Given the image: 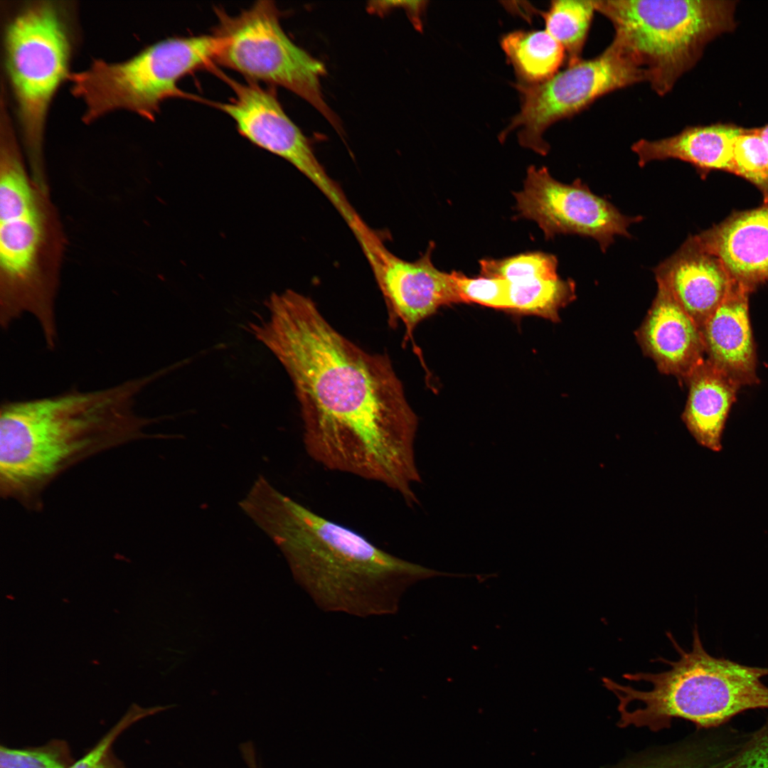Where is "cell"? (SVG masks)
Returning <instances> with one entry per match:
<instances>
[{
  "mask_svg": "<svg viewBox=\"0 0 768 768\" xmlns=\"http://www.w3.org/2000/svg\"><path fill=\"white\" fill-rule=\"evenodd\" d=\"M250 330L289 375L308 454L325 468L378 481L410 506L421 478L417 417L387 354L370 353L337 331L315 302L274 294Z\"/></svg>",
  "mask_w": 768,
  "mask_h": 768,
  "instance_id": "obj_1",
  "label": "cell"
},
{
  "mask_svg": "<svg viewBox=\"0 0 768 768\" xmlns=\"http://www.w3.org/2000/svg\"><path fill=\"white\" fill-rule=\"evenodd\" d=\"M239 505L279 548L297 581L325 612L393 614L412 585L454 576L388 553L283 494L263 476Z\"/></svg>",
  "mask_w": 768,
  "mask_h": 768,
  "instance_id": "obj_2",
  "label": "cell"
},
{
  "mask_svg": "<svg viewBox=\"0 0 768 768\" xmlns=\"http://www.w3.org/2000/svg\"><path fill=\"white\" fill-rule=\"evenodd\" d=\"M165 373L92 390L5 400L0 408V492L31 510L57 477L81 462L132 442L156 422L139 415L142 391Z\"/></svg>",
  "mask_w": 768,
  "mask_h": 768,
  "instance_id": "obj_3",
  "label": "cell"
},
{
  "mask_svg": "<svg viewBox=\"0 0 768 768\" xmlns=\"http://www.w3.org/2000/svg\"><path fill=\"white\" fill-rule=\"evenodd\" d=\"M66 238L50 190L26 169L14 129L0 132V325L26 314L47 348L58 341L55 303Z\"/></svg>",
  "mask_w": 768,
  "mask_h": 768,
  "instance_id": "obj_4",
  "label": "cell"
},
{
  "mask_svg": "<svg viewBox=\"0 0 768 768\" xmlns=\"http://www.w3.org/2000/svg\"><path fill=\"white\" fill-rule=\"evenodd\" d=\"M68 6L29 2L9 17L4 28V63L14 100L30 174L48 186L43 144L48 110L68 80L75 36Z\"/></svg>",
  "mask_w": 768,
  "mask_h": 768,
  "instance_id": "obj_5",
  "label": "cell"
},
{
  "mask_svg": "<svg viewBox=\"0 0 768 768\" xmlns=\"http://www.w3.org/2000/svg\"><path fill=\"white\" fill-rule=\"evenodd\" d=\"M613 41L644 71L658 95L671 91L712 40L734 28L735 4L713 0H596Z\"/></svg>",
  "mask_w": 768,
  "mask_h": 768,
  "instance_id": "obj_6",
  "label": "cell"
},
{
  "mask_svg": "<svg viewBox=\"0 0 768 768\" xmlns=\"http://www.w3.org/2000/svg\"><path fill=\"white\" fill-rule=\"evenodd\" d=\"M218 46L213 34L175 36L147 46L119 62L93 59L84 70L70 73V92L85 104L89 124L117 110L154 121L171 98L198 100L183 92L179 81L201 69L212 70Z\"/></svg>",
  "mask_w": 768,
  "mask_h": 768,
  "instance_id": "obj_7",
  "label": "cell"
},
{
  "mask_svg": "<svg viewBox=\"0 0 768 768\" xmlns=\"http://www.w3.org/2000/svg\"><path fill=\"white\" fill-rule=\"evenodd\" d=\"M213 30L218 46L215 63L243 75L292 92L316 108L342 132L340 121L324 99L321 78L324 65L295 44L283 31L279 11L270 0L256 1L239 14L215 9Z\"/></svg>",
  "mask_w": 768,
  "mask_h": 768,
  "instance_id": "obj_8",
  "label": "cell"
},
{
  "mask_svg": "<svg viewBox=\"0 0 768 768\" xmlns=\"http://www.w3.org/2000/svg\"><path fill=\"white\" fill-rule=\"evenodd\" d=\"M644 81V71L612 41L599 55L567 65L543 82H517L521 109L498 139L503 142L518 129L522 146L546 155L550 147L543 137L549 127L582 112L609 92Z\"/></svg>",
  "mask_w": 768,
  "mask_h": 768,
  "instance_id": "obj_9",
  "label": "cell"
},
{
  "mask_svg": "<svg viewBox=\"0 0 768 768\" xmlns=\"http://www.w3.org/2000/svg\"><path fill=\"white\" fill-rule=\"evenodd\" d=\"M232 89L234 97L213 107L230 117L238 132L251 143L287 160L326 197L347 225L359 215L338 184L316 158L308 139L283 110L274 90L260 83L241 82L215 68L213 71Z\"/></svg>",
  "mask_w": 768,
  "mask_h": 768,
  "instance_id": "obj_10",
  "label": "cell"
},
{
  "mask_svg": "<svg viewBox=\"0 0 768 768\" xmlns=\"http://www.w3.org/2000/svg\"><path fill=\"white\" fill-rule=\"evenodd\" d=\"M514 196L518 215L536 222L545 238L558 234L590 237L604 252L616 236L631 238L629 226L644 219L622 214L581 179L571 184L555 180L546 167L530 166L523 190Z\"/></svg>",
  "mask_w": 768,
  "mask_h": 768,
  "instance_id": "obj_11",
  "label": "cell"
},
{
  "mask_svg": "<svg viewBox=\"0 0 768 768\" xmlns=\"http://www.w3.org/2000/svg\"><path fill=\"white\" fill-rule=\"evenodd\" d=\"M384 298L388 324L402 322L405 328L403 345L413 340V331L423 320L443 306L461 303L451 273L438 270L432 262L434 245L419 259L407 261L390 252L369 227L358 237Z\"/></svg>",
  "mask_w": 768,
  "mask_h": 768,
  "instance_id": "obj_12",
  "label": "cell"
},
{
  "mask_svg": "<svg viewBox=\"0 0 768 768\" xmlns=\"http://www.w3.org/2000/svg\"><path fill=\"white\" fill-rule=\"evenodd\" d=\"M653 270L657 284L670 294L700 330L733 283L722 262L705 250L694 235Z\"/></svg>",
  "mask_w": 768,
  "mask_h": 768,
  "instance_id": "obj_13",
  "label": "cell"
},
{
  "mask_svg": "<svg viewBox=\"0 0 768 768\" xmlns=\"http://www.w3.org/2000/svg\"><path fill=\"white\" fill-rule=\"evenodd\" d=\"M694 237L734 282L751 292L768 284V196L759 207L735 213Z\"/></svg>",
  "mask_w": 768,
  "mask_h": 768,
  "instance_id": "obj_14",
  "label": "cell"
},
{
  "mask_svg": "<svg viewBox=\"0 0 768 768\" xmlns=\"http://www.w3.org/2000/svg\"><path fill=\"white\" fill-rule=\"evenodd\" d=\"M636 338L661 372L684 381L705 359L700 329L659 284Z\"/></svg>",
  "mask_w": 768,
  "mask_h": 768,
  "instance_id": "obj_15",
  "label": "cell"
},
{
  "mask_svg": "<svg viewBox=\"0 0 768 768\" xmlns=\"http://www.w3.org/2000/svg\"><path fill=\"white\" fill-rule=\"evenodd\" d=\"M750 293L733 281L725 298L701 329L706 359L740 386L759 382L749 315Z\"/></svg>",
  "mask_w": 768,
  "mask_h": 768,
  "instance_id": "obj_16",
  "label": "cell"
},
{
  "mask_svg": "<svg viewBox=\"0 0 768 768\" xmlns=\"http://www.w3.org/2000/svg\"><path fill=\"white\" fill-rule=\"evenodd\" d=\"M742 130L725 124L690 126L668 137L641 139L631 150L641 167L653 161L676 159L691 164L702 176L715 170L732 173L735 143Z\"/></svg>",
  "mask_w": 768,
  "mask_h": 768,
  "instance_id": "obj_17",
  "label": "cell"
},
{
  "mask_svg": "<svg viewBox=\"0 0 768 768\" xmlns=\"http://www.w3.org/2000/svg\"><path fill=\"white\" fill-rule=\"evenodd\" d=\"M685 381L688 396L683 421L700 445L719 452L729 412L741 386L706 358Z\"/></svg>",
  "mask_w": 768,
  "mask_h": 768,
  "instance_id": "obj_18",
  "label": "cell"
},
{
  "mask_svg": "<svg viewBox=\"0 0 768 768\" xmlns=\"http://www.w3.org/2000/svg\"><path fill=\"white\" fill-rule=\"evenodd\" d=\"M633 751L602 768H731L737 740L714 729Z\"/></svg>",
  "mask_w": 768,
  "mask_h": 768,
  "instance_id": "obj_19",
  "label": "cell"
},
{
  "mask_svg": "<svg viewBox=\"0 0 768 768\" xmlns=\"http://www.w3.org/2000/svg\"><path fill=\"white\" fill-rule=\"evenodd\" d=\"M501 47L518 82L533 85L553 77L566 53L561 44L544 31H514L501 39Z\"/></svg>",
  "mask_w": 768,
  "mask_h": 768,
  "instance_id": "obj_20",
  "label": "cell"
},
{
  "mask_svg": "<svg viewBox=\"0 0 768 768\" xmlns=\"http://www.w3.org/2000/svg\"><path fill=\"white\" fill-rule=\"evenodd\" d=\"M575 297V283L571 279L528 277L508 282V310L558 321L560 310Z\"/></svg>",
  "mask_w": 768,
  "mask_h": 768,
  "instance_id": "obj_21",
  "label": "cell"
},
{
  "mask_svg": "<svg viewBox=\"0 0 768 768\" xmlns=\"http://www.w3.org/2000/svg\"><path fill=\"white\" fill-rule=\"evenodd\" d=\"M594 11L593 0H555L543 13L545 31L565 49L567 65L582 59Z\"/></svg>",
  "mask_w": 768,
  "mask_h": 768,
  "instance_id": "obj_22",
  "label": "cell"
},
{
  "mask_svg": "<svg viewBox=\"0 0 768 768\" xmlns=\"http://www.w3.org/2000/svg\"><path fill=\"white\" fill-rule=\"evenodd\" d=\"M732 174L742 176L768 196V151L759 128L742 129L734 146Z\"/></svg>",
  "mask_w": 768,
  "mask_h": 768,
  "instance_id": "obj_23",
  "label": "cell"
},
{
  "mask_svg": "<svg viewBox=\"0 0 768 768\" xmlns=\"http://www.w3.org/2000/svg\"><path fill=\"white\" fill-rule=\"evenodd\" d=\"M166 709L164 706L142 708L137 705H132L87 752L68 768H126L112 750L116 739L137 722Z\"/></svg>",
  "mask_w": 768,
  "mask_h": 768,
  "instance_id": "obj_24",
  "label": "cell"
},
{
  "mask_svg": "<svg viewBox=\"0 0 768 768\" xmlns=\"http://www.w3.org/2000/svg\"><path fill=\"white\" fill-rule=\"evenodd\" d=\"M479 264L481 275L508 282L533 276L558 275L556 257L542 252H528L501 260L484 259Z\"/></svg>",
  "mask_w": 768,
  "mask_h": 768,
  "instance_id": "obj_25",
  "label": "cell"
},
{
  "mask_svg": "<svg viewBox=\"0 0 768 768\" xmlns=\"http://www.w3.org/2000/svg\"><path fill=\"white\" fill-rule=\"evenodd\" d=\"M74 761L63 740L22 749L4 745L0 748V768H68Z\"/></svg>",
  "mask_w": 768,
  "mask_h": 768,
  "instance_id": "obj_26",
  "label": "cell"
},
{
  "mask_svg": "<svg viewBox=\"0 0 768 768\" xmlns=\"http://www.w3.org/2000/svg\"><path fill=\"white\" fill-rule=\"evenodd\" d=\"M461 303H475L487 307L508 310V282L486 277H469L462 272H451Z\"/></svg>",
  "mask_w": 768,
  "mask_h": 768,
  "instance_id": "obj_27",
  "label": "cell"
},
{
  "mask_svg": "<svg viewBox=\"0 0 768 768\" xmlns=\"http://www.w3.org/2000/svg\"><path fill=\"white\" fill-rule=\"evenodd\" d=\"M731 768H768V720L746 735Z\"/></svg>",
  "mask_w": 768,
  "mask_h": 768,
  "instance_id": "obj_28",
  "label": "cell"
},
{
  "mask_svg": "<svg viewBox=\"0 0 768 768\" xmlns=\"http://www.w3.org/2000/svg\"><path fill=\"white\" fill-rule=\"evenodd\" d=\"M426 1H378L368 4V11L375 14H383L393 8H402L407 12L415 28L419 31L422 28V16L427 7Z\"/></svg>",
  "mask_w": 768,
  "mask_h": 768,
  "instance_id": "obj_29",
  "label": "cell"
},
{
  "mask_svg": "<svg viewBox=\"0 0 768 768\" xmlns=\"http://www.w3.org/2000/svg\"><path fill=\"white\" fill-rule=\"evenodd\" d=\"M241 757L246 768H262L253 743L247 741L240 745Z\"/></svg>",
  "mask_w": 768,
  "mask_h": 768,
  "instance_id": "obj_30",
  "label": "cell"
},
{
  "mask_svg": "<svg viewBox=\"0 0 768 768\" xmlns=\"http://www.w3.org/2000/svg\"><path fill=\"white\" fill-rule=\"evenodd\" d=\"M759 129L761 137L768 151V124L763 127L759 128Z\"/></svg>",
  "mask_w": 768,
  "mask_h": 768,
  "instance_id": "obj_31",
  "label": "cell"
}]
</instances>
